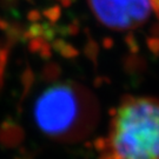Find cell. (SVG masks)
Segmentation results:
<instances>
[{"mask_svg": "<svg viewBox=\"0 0 159 159\" xmlns=\"http://www.w3.org/2000/svg\"><path fill=\"white\" fill-rule=\"evenodd\" d=\"M105 159H159V100L123 102L110 127Z\"/></svg>", "mask_w": 159, "mask_h": 159, "instance_id": "2", "label": "cell"}, {"mask_svg": "<svg viewBox=\"0 0 159 159\" xmlns=\"http://www.w3.org/2000/svg\"><path fill=\"white\" fill-rule=\"evenodd\" d=\"M35 124L44 134L60 142H78L90 134L99 118L92 93L75 83H58L37 98Z\"/></svg>", "mask_w": 159, "mask_h": 159, "instance_id": "1", "label": "cell"}, {"mask_svg": "<svg viewBox=\"0 0 159 159\" xmlns=\"http://www.w3.org/2000/svg\"><path fill=\"white\" fill-rule=\"evenodd\" d=\"M94 17L108 29L130 31L145 24L153 12L152 0H89Z\"/></svg>", "mask_w": 159, "mask_h": 159, "instance_id": "3", "label": "cell"}]
</instances>
